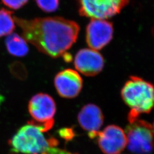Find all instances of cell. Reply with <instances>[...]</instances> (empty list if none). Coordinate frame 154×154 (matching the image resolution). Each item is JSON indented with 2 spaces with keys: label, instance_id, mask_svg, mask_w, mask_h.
<instances>
[{
  "label": "cell",
  "instance_id": "30bf717a",
  "mask_svg": "<svg viewBox=\"0 0 154 154\" xmlns=\"http://www.w3.org/2000/svg\"><path fill=\"white\" fill-rule=\"evenodd\" d=\"M105 61L103 56L97 50L82 49L75 57L74 66L81 74L87 77H93L102 72Z\"/></svg>",
  "mask_w": 154,
  "mask_h": 154
},
{
  "label": "cell",
  "instance_id": "9a60e30c",
  "mask_svg": "<svg viewBox=\"0 0 154 154\" xmlns=\"http://www.w3.org/2000/svg\"><path fill=\"white\" fill-rule=\"evenodd\" d=\"M1 1L7 8L17 10L25 5L28 2V0H1Z\"/></svg>",
  "mask_w": 154,
  "mask_h": 154
},
{
  "label": "cell",
  "instance_id": "8fae6325",
  "mask_svg": "<svg viewBox=\"0 0 154 154\" xmlns=\"http://www.w3.org/2000/svg\"><path fill=\"white\" fill-rule=\"evenodd\" d=\"M78 121L88 137L95 139L104 122V116L99 107L94 104L84 106L78 115Z\"/></svg>",
  "mask_w": 154,
  "mask_h": 154
},
{
  "label": "cell",
  "instance_id": "3957f363",
  "mask_svg": "<svg viewBox=\"0 0 154 154\" xmlns=\"http://www.w3.org/2000/svg\"><path fill=\"white\" fill-rule=\"evenodd\" d=\"M58 144L55 138H46L39 128L29 123L21 127L9 141L15 154H48Z\"/></svg>",
  "mask_w": 154,
  "mask_h": 154
},
{
  "label": "cell",
  "instance_id": "2e32d148",
  "mask_svg": "<svg viewBox=\"0 0 154 154\" xmlns=\"http://www.w3.org/2000/svg\"><path fill=\"white\" fill-rule=\"evenodd\" d=\"M60 136L66 140H70L74 137V134L71 128H63L60 131Z\"/></svg>",
  "mask_w": 154,
  "mask_h": 154
},
{
  "label": "cell",
  "instance_id": "4fadbf2b",
  "mask_svg": "<svg viewBox=\"0 0 154 154\" xmlns=\"http://www.w3.org/2000/svg\"><path fill=\"white\" fill-rule=\"evenodd\" d=\"M13 11L5 9H0V38L13 33L16 28V23Z\"/></svg>",
  "mask_w": 154,
  "mask_h": 154
},
{
  "label": "cell",
  "instance_id": "8992f818",
  "mask_svg": "<svg viewBox=\"0 0 154 154\" xmlns=\"http://www.w3.org/2000/svg\"><path fill=\"white\" fill-rule=\"evenodd\" d=\"M79 13L91 19L107 20L119 13L130 0H77Z\"/></svg>",
  "mask_w": 154,
  "mask_h": 154
},
{
  "label": "cell",
  "instance_id": "ba28073f",
  "mask_svg": "<svg viewBox=\"0 0 154 154\" xmlns=\"http://www.w3.org/2000/svg\"><path fill=\"white\" fill-rule=\"evenodd\" d=\"M101 151L105 154H119L127 146L126 135L120 127L109 125L96 137Z\"/></svg>",
  "mask_w": 154,
  "mask_h": 154
},
{
  "label": "cell",
  "instance_id": "7a4b0ae2",
  "mask_svg": "<svg viewBox=\"0 0 154 154\" xmlns=\"http://www.w3.org/2000/svg\"><path fill=\"white\" fill-rule=\"evenodd\" d=\"M121 94L125 103L130 109L129 122L154 109V86L141 78L130 77L122 88Z\"/></svg>",
  "mask_w": 154,
  "mask_h": 154
},
{
  "label": "cell",
  "instance_id": "6da1fadb",
  "mask_svg": "<svg viewBox=\"0 0 154 154\" xmlns=\"http://www.w3.org/2000/svg\"><path fill=\"white\" fill-rule=\"evenodd\" d=\"M13 17L25 41L40 52L54 58L63 55L72 47L79 32L80 28L77 22L62 17L32 20Z\"/></svg>",
  "mask_w": 154,
  "mask_h": 154
},
{
  "label": "cell",
  "instance_id": "5bb4252c",
  "mask_svg": "<svg viewBox=\"0 0 154 154\" xmlns=\"http://www.w3.org/2000/svg\"><path fill=\"white\" fill-rule=\"evenodd\" d=\"M37 5L43 11L51 13L58 8L60 0H35Z\"/></svg>",
  "mask_w": 154,
  "mask_h": 154
},
{
  "label": "cell",
  "instance_id": "52a82bcc",
  "mask_svg": "<svg viewBox=\"0 0 154 154\" xmlns=\"http://www.w3.org/2000/svg\"><path fill=\"white\" fill-rule=\"evenodd\" d=\"M113 31L111 22L106 20L91 19L86 28V42L92 49L101 50L111 41Z\"/></svg>",
  "mask_w": 154,
  "mask_h": 154
},
{
  "label": "cell",
  "instance_id": "277c9868",
  "mask_svg": "<svg viewBox=\"0 0 154 154\" xmlns=\"http://www.w3.org/2000/svg\"><path fill=\"white\" fill-rule=\"evenodd\" d=\"M127 147L132 154H150L154 149V132L147 122L137 119L126 130Z\"/></svg>",
  "mask_w": 154,
  "mask_h": 154
},
{
  "label": "cell",
  "instance_id": "5b68a950",
  "mask_svg": "<svg viewBox=\"0 0 154 154\" xmlns=\"http://www.w3.org/2000/svg\"><path fill=\"white\" fill-rule=\"evenodd\" d=\"M28 110L33 118L28 123L38 127L43 132L50 130L54 124L56 104L49 94L38 93L30 99Z\"/></svg>",
  "mask_w": 154,
  "mask_h": 154
},
{
  "label": "cell",
  "instance_id": "7c38bea8",
  "mask_svg": "<svg viewBox=\"0 0 154 154\" xmlns=\"http://www.w3.org/2000/svg\"><path fill=\"white\" fill-rule=\"evenodd\" d=\"M6 47L11 55L23 57L28 54L29 48L26 41L16 33H11L6 39Z\"/></svg>",
  "mask_w": 154,
  "mask_h": 154
},
{
  "label": "cell",
  "instance_id": "9c48e42d",
  "mask_svg": "<svg viewBox=\"0 0 154 154\" xmlns=\"http://www.w3.org/2000/svg\"><path fill=\"white\" fill-rule=\"evenodd\" d=\"M54 86L59 95L66 99L77 97L82 90L83 80L78 72L66 69L59 72L54 78Z\"/></svg>",
  "mask_w": 154,
  "mask_h": 154
},
{
  "label": "cell",
  "instance_id": "e0dca14e",
  "mask_svg": "<svg viewBox=\"0 0 154 154\" xmlns=\"http://www.w3.org/2000/svg\"><path fill=\"white\" fill-rule=\"evenodd\" d=\"M152 128H153V130H154V123H153V126H152Z\"/></svg>",
  "mask_w": 154,
  "mask_h": 154
}]
</instances>
